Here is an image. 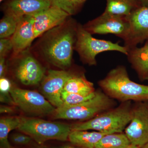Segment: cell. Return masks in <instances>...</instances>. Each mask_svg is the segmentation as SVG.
Returning a JSON list of instances; mask_svg holds the SVG:
<instances>
[{
    "label": "cell",
    "mask_w": 148,
    "mask_h": 148,
    "mask_svg": "<svg viewBox=\"0 0 148 148\" xmlns=\"http://www.w3.org/2000/svg\"><path fill=\"white\" fill-rule=\"evenodd\" d=\"M71 16L38 38L30 48L39 61L58 70H68L72 66L79 23Z\"/></svg>",
    "instance_id": "1"
},
{
    "label": "cell",
    "mask_w": 148,
    "mask_h": 148,
    "mask_svg": "<svg viewBox=\"0 0 148 148\" xmlns=\"http://www.w3.org/2000/svg\"><path fill=\"white\" fill-rule=\"evenodd\" d=\"M98 84L109 97L122 103L148 101V85L131 80L124 66H117L111 70Z\"/></svg>",
    "instance_id": "2"
},
{
    "label": "cell",
    "mask_w": 148,
    "mask_h": 148,
    "mask_svg": "<svg viewBox=\"0 0 148 148\" xmlns=\"http://www.w3.org/2000/svg\"><path fill=\"white\" fill-rule=\"evenodd\" d=\"M131 101L99 114L86 121L71 125L72 130H94L106 134L123 132L131 118Z\"/></svg>",
    "instance_id": "3"
},
{
    "label": "cell",
    "mask_w": 148,
    "mask_h": 148,
    "mask_svg": "<svg viewBox=\"0 0 148 148\" xmlns=\"http://www.w3.org/2000/svg\"><path fill=\"white\" fill-rule=\"evenodd\" d=\"M115 102L101 90H95V95L88 100L73 106H62L56 108L54 119L84 121L114 108Z\"/></svg>",
    "instance_id": "4"
},
{
    "label": "cell",
    "mask_w": 148,
    "mask_h": 148,
    "mask_svg": "<svg viewBox=\"0 0 148 148\" xmlns=\"http://www.w3.org/2000/svg\"><path fill=\"white\" fill-rule=\"evenodd\" d=\"M17 130L41 145L49 140L66 141L71 131V125L34 117H21Z\"/></svg>",
    "instance_id": "5"
},
{
    "label": "cell",
    "mask_w": 148,
    "mask_h": 148,
    "mask_svg": "<svg viewBox=\"0 0 148 148\" xmlns=\"http://www.w3.org/2000/svg\"><path fill=\"white\" fill-rule=\"evenodd\" d=\"M75 50L79 55L83 64L89 66H96V56L102 52L116 51L126 56L128 53L127 48L124 46L119 45L118 42L93 38L91 34L84 29L82 24L79 23Z\"/></svg>",
    "instance_id": "6"
},
{
    "label": "cell",
    "mask_w": 148,
    "mask_h": 148,
    "mask_svg": "<svg viewBox=\"0 0 148 148\" xmlns=\"http://www.w3.org/2000/svg\"><path fill=\"white\" fill-rule=\"evenodd\" d=\"M14 76L25 86L39 84L46 74V69L32 53L30 48L14 56H11Z\"/></svg>",
    "instance_id": "7"
},
{
    "label": "cell",
    "mask_w": 148,
    "mask_h": 148,
    "mask_svg": "<svg viewBox=\"0 0 148 148\" xmlns=\"http://www.w3.org/2000/svg\"><path fill=\"white\" fill-rule=\"evenodd\" d=\"M10 93L15 106L25 113L42 116L52 115L55 112L56 108L36 91L12 86Z\"/></svg>",
    "instance_id": "8"
},
{
    "label": "cell",
    "mask_w": 148,
    "mask_h": 148,
    "mask_svg": "<svg viewBox=\"0 0 148 148\" xmlns=\"http://www.w3.org/2000/svg\"><path fill=\"white\" fill-rule=\"evenodd\" d=\"M83 26L91 35L112 34L124 41L129 35L130 28L126 17L104 12Z\"/></svg>",
    "instance_id": "9"
},
{
    "label": "cell",
    "mask_w": 148,
    "mask_h": 148,
    "mask_svg": "<svg viewBox=\"0 0 148 148\" xmlns=\"http://www.w3.org/2000/svg\"><path fill=\"white\" fill-rule=\"evenodd\" d=\"M131 145L140 147L148 143V101L135 102L131 118L124 130Z\"/></svg>",
    "instance_id": "10"
},
{
    "label": "cell",
    "mask_w": 148,
    "mask_h": 148,
    "mask_svg": "<svg viewBox=\"0 0 148 148\" xmlns=\"http://www.w3.org/2000/svg\"><path fill=\"white\" fill-rule=\"evenodd\" d=\"M73 71L49 69L40 83V89L45 98L56 108L63 105L61 93Z\"/></svg>",
    "instance_id": "11"
},
{
    "label": "cell",
    "mask_w": 148,
    "mask_h": 148,
    "mask_svg": "<svg viewBox=\"0 0 148 148\" xmlns=\"http://www.w3.org/2000/svg\"><path fill=\"white\" fill-rule=\"evenodd\" d=\"M130 24V32L124 40L127 50L139 44L148 42V6H141L126 17Z\"/></svg>",
    "instance_id": "12"
},
{
    "label": "cell",
    "mask_w": 148,
    "mask_h": 148,
    "mask_svg": "<svg viewBox=\"0 0 148 148\" xmlns=\"http://www.w3.org/2000/svg\"><path fill=\"white\" fill-rule=\"evenodd\" d=\"M36 39L43 34L60 25L70 16L65 11L55 6L32 15Z\"/></svg>",
    "instance_id": "13"
},
{
    "label": "cell",
    "mask_w": 148,
    "mask_h": 148,
    "mask_svg": "<svg viewBox=\"0 0 148 148\" xmlns=\"http://www.w3.org/2000/svg\"><path fill=\"white\" fill-rule=\"evenodd\" d=\"M11 39L13 49L11 56L17 55L31 47L32 43L36 39L32 15H26L20 18Z\"/></svg>",
    "instance_id": "14"
},
{
    "label": "cell",
    "mask_w": 148,
    "mask_h": 148,
    "mask_svg": "<svg viewBox=\"0 0 148 148\" xmlns=\"http://www.w3.org/2000/svg\"><path fill=\"white\" fill-rule=\"evenodd\" d=\"M51 0H9L4 4V14L19 18L26 15H33L48 8Z\"/></svg>",
    "instance_id": "15"
},
{
    "label": "cell",
    "mask_w": 148,
    "mask_h": 148,
    "mask_svg": "<svg viewBox=\"0 0 148 148\" xmlns=\"http://www.w3.org/2000/svg\"><path fill=\"white\" fill-rule=\"evenodd\" d=\"M127 56L140 80H148V42L142 47L128 49Z\"/></svg>",
    "instance_id": "16"
},
{
    "label": "cell",
    "mask_w": 148,
    "mask_h": 148,
    "mask_svg": "<svg viewBox=\"0 0 148 148\" xmlns=\"http://www.w3.org/2000/svg\"><path fill=\"white\" fill-rule=\"evenodd\" d=\"M63 91L83 95H89L95 91L94 85L86 79L84 72L73 71L66 82Z\"/></svg>",
    "instance_id": "17"
},
{
    "label": "cell",
    "mask_w": 148,
    "mask_h": 148,
    "mask_svg": "<svg viewBox=\"0 0 148 148\" xmlns=\"http://www.w3.org/2000/svg\"><path fill=\"white\" fill-rule=\"evenodd\" d=\"M105 133L98 131L88 132V130H71L69 140L73 145L79 148H95Z\"/></svg>",
    "instance_id": "18"
},
{
    "label": "cell",
    "mask_w": 148,
    "mask_h": 148,
    "mask_svg": "<svg viewBox=\"0 0 148 148\" xmlns=\"http://www.w3.org/2000/svg\"><path fill=\"white\" fill-rule=\"evenodd\" d=\"M105 13L127 17L141 6L137 0H106Z\"/></svg>",
    "instance_id": "19"
},
{
    "label": "cell",
    "mask_w": 148,
    "mask_h": 148,
    "mask_svg": "<svg viewBox=\"0 0 148 148\" xmlns=\"http://www.w3.org/2000/svg\"><path fill=\"white\" fill-rule=\"evenodd\" d=\"M21 117L9 116L0 119V148L12 147L8 135L13 130L17 129L21 123Z\"/></svg>",
    "instance_id": "20"
},
{
    "label": "cell",
    "mask_w": 148,
    "mask_h": 148,
    "mask_svg": "<svg viewBox=\"0 0 148 148\" xmlns=\"http://www.w3.org/2000/svg\"><path fill=\"white\" fill-rule=\"evenodd\" d=\"M130 145L125 133L121 132L104 135L95 148H127Z\"/></svg>",
    "instance_id": "21"
},
{
    "label": "cell",
    "mask_w": 148,
    "mask_h": 148,
    "mask_svg": "<svg viewBox=\"0 0 148 148\" xmlns=\"http://www.w3.org/2000/svg\"><path fill=\"white\" fill-rule=\"evenodd\" d=\"M19 19L12 15L4 14L0 21V39L10 38L13 36Z\"/></svg>",
    "instance_id": "22"
},
{
    "label": "cell",
    "mask_w": 148,
    "mask_h": 148,
    "mask_svg": "<svg viewBox=\"0 0 148 148\" xmlns=\"http://www.w3.org/2000/svg\"><path fill=\"white\" fill-rule=\"evenodd\" d=\"M87 0H51V5L59 8L70 16L77 14Z\"/></svg>",
    "instance_id": "23"
},
{
    "label": "cell",
    "mask_w": 148,
    "mask_h": 148,
    "mask_svg": "<svg viewBox=\"0 0 148 148\" xmlns=\"http://www.w3.org/2000/svg\"><path fill=\"white\" fill-rule=\"evenodd\" d=\"M10 81L6 77L0 78V101L9 106H15L10 93L12 88Z\"/></svg>",
    "instance_id": "24"
},
{
    "label": "cell",
    "mask_w": 148,
    "mask_h": 148,
    "mask_svg": "<svg viewBox=\"0 0 148 148\" xmlns=\"http://www.w3.org/2000/svg\"><path fill=\"white\" fill-rule=\"evenodd\" d=\"M95 91L89 95H83L62 91L61 99L63 101L62 106H71L77 105L88 100L95 95Z\"/></svg>",
    "instance_id": "25"
},
{
    "label": "cell",
    "mask_w": 148,
    "mask_h": 148,
    "mask_svg": "<svg viewBox=\"0 0 148 148\" xmlns=\"http://www.w3.org/2000/svg\"><path fill=\"white\" fill-rule=\"evenodd\" d=\"M13 49L11 37L0 39V57L7 58Z\"/></svg>",
    "instance_id": "26"
},
{
    "label": "cell",
    "mask_w": 148,
    "mask_h": 148,
    "mask_svg": "<svg viewBox=\"0 0 148 148\" xmlns=\"http://www.w3.org/2000/svg\"><path fill=\"white\" fill-rule=\"evenodd\" d=\"M10 138L12 143L18 145H28L33 140L31 137L23 132L13 133L10 135Z\"/></svg>",
    "instance_id": "27"
},
{
    "label": "cell",
    "mask_w": 148,
    "mask_h": 148,
    "mask_svg": "<svg viewBox=\"0 0 148 148\" xmlns=\"http://www.w3.org/2000/svg\"><path fill=\"white\" fill-rule=\"evenodd\" d=\"M8 69V61L7 58L0 57V78L6 77Z\"/></svg>",
    "instance_id": "28"
},
{
    "label": "cell",
    "mask_w": 148,
    "mask_h": 148,
    "mask_svg": "<svg viewBox=\"0 0 148 148\" xmlns=\"http://www.w3.org/2000/svg\"><path fill=\"white\" fill-rule=\"evenodd\" d=\"M14 112V109L11 106H0L1 114H12Z\"/></svg>",
    "instance_id": "29"
},
{
    "label": "cell",
    "mask_w": 148,
    "mask_h": 148,
    "mask_svg": "<svg viewBox=\"0 0 148 148\" xmlns=\"http://www.w3.org/2000/svg\"><path fill=\"white\" fill-rule=\"evenodd\" d=\"M53 148H79L76 146L74 145H64L59 146V147H55Z\"/></svg>",
    "instance_id": "30"
},
{
    "label": "cell",
    "mask_w": 148,
    "mask_h": 148,
    "mask_svg": "<svg viewBox=\"0 0 148 148\" xmlns=\"http://www.w3.org/2000/svg\"><path fill=\"white\" fill-rule=\"evenodd\" d=\"M141 6H148V0H137Z\"/></svg>",
    "instance_id": "31"
},
{
    "label": "cell",
    "mask_w": 148,
    "mask_h": 148,
    "mask_svg": "<svg viewBox=\"0 0 148 148\" xmlns=\"http://www.w3.org/2000/svg\"><path fill=\"white\" fill-rule=\"evenodd\" d=\"M127 148H140L139 147H137V146L133 145H131L129 146Z\"/></svg>",
    "instance_id": "32"
},
{
    "label": "cell",
    "mask_w": 148,
    "mask_h": 148,
    "mask_svg": "<svg viewBox=\"0 0 148 148\" xmlns=\"http://www.w3.org/2000/svg\"><path fill=\"white\" fill-rule=\"evenodd\" d=\"M140 148H148V144H146L145 145L142 146V147H139Z\"/></svg>",
    "instance_id": "33"
},
{
    "label": "cell",
    "mask_w": 148,
    "mask_h": 148,
    "mask_svg": "<svg viewBox=\"0 0 148 148\" xmlns=\"http://www.w3.org/2000/svg\"><path fill=\"white\" fill-rule=\"evenodd\" d=\"M3 1V0H0V2H2Z\"/></svg>",
    "instance_id": "34"
},
{
    "label": "cell",
    "mask_w": 148,
    "mask_h": 148,
    "mask_svg": "<svg viewBox=\"0 0 148 148\" xmlns=\"http://www.w3.org/2000/svg\"><path fill=\"white\" fill-rule=\"evenodd\" d=\"M11 148H13L11 147Z\"/></svg>",
    "instance_id": "35"
},
{
    "label": "cell",
    "mask_w": 148,
    "mask_h": 148,
    "mask_svg": "<svg viewBox=\"0 0 148 148\" xmlns=\"http://www.w3.org/2000/svg\"></svg>",
    "instance_id": "36"
}]
</instances>
